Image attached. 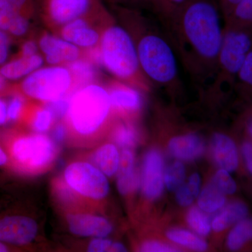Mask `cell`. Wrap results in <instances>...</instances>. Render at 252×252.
Instances as JSON below:
<instances>
[{
    "instance_id": "obj_1",
    "label": "cell",
    "mask_w": 252,
    "mask_h": 252,
    "mask_svg": "<svg viewBox=\"0 0 252 252\" xmlns=\"http://www.w3.org/2000/svg\"><path fill=\"white\" fill-rule=\"evenodd\" d=\"M189 81L210 86L216 75L225 29L214 0H189L171 19L161 23Z\"/></svg>"
},
{
    "instance_id": "obj_2",
    "label": "cell",
    "mask_w": 252,
    "mask_h": 252,
    "mask_svg": "<svg viewBox=\"0 0 252 252\" xmlns=\"http://www.w3.org/2000/svg\"><path fill=\"white\" fill-rule=\"evenodd\" d=\"M112 7L118 22L132 36L141 67L150 82L167 89L180 86V61L161 22L137 8Z\"/></svg>"
},
{
    "instance_id": "obj_3",
    "label": "cell",
    "mask_w": 252,
    "mask_h": 252,
    "mask_svg": "<svg viewBox=\"0 0 252 252\" xmlns=\"http://www.w3.org/2000/svg\"><path fill=\"white\" fill-rule=\"evenodd\" d=\"M100 65L118 79L149 91L152 83L141 67L132 36L116 18L105 28L98 46Z\"/></svg>"
},
{
    "instance_id": "obj_4",
    "label": "cell",
    "mask_w": 252,
    "mask_h": 252,
    "mask_svg": "<svg viewBox=\"0 0 252 252\" xmlns=\"http://www.w3.org/2000/svg\"><path fill=\"white\" fill-rule=\"evenodd\" d=\"M112 109L105 86L97 82L87 84L70 94L68 126L78 135H93L105 124Z\"/></svg>"
},
{
    "instance_id": "obj_5",
    "label": "cell",
    "mask_w": 252,
    "mask_h": 252,
    "mask_svg": "<svg viewBox=\"0 0 252 252\" xmlns=\"http://www.w3.org/2000/svg\"><path fill=\"white\" fill-rule=\"evenodd\" d=\"M14 91L24 97L48 102L72 94L76 87L67 66L50 65L39 68L25 77Z\"/></svg>"
},
{
    "instance_id": "obj_6",
    "label": "cell",
    "mask_w": 252,
    "mask_h": 252,
    "mask_svg": "<svg viewBox=\"0 0 252 252\" xmlns=\"http://www.w3.org/2000/svg\"><path fill=\"white\" fill-rule=\"evenodd\" d=\"M114 18L112 11L101 2L89 14L67 23L54 34L81 49H94L98 47L104 29Z\"/></svg>"
},
{
    "instance_id": "obj_7",
    "label": "cell",
    "mask_w": 252,
    "mask_h": 252,
    "mask_svg": "<svg viewBox=\"0 0 252 252\" xmlns=\"http://www.w3.org/2000/svg\"><path fill=\"white\" fill-rule=\"evenodd\" d=\"M251 47L252 39L248 32L241 29L225 28L216 73L217 81L223 84L238 76Z\"/></svg>"
},
{
    "instance_id": "obj_8",
    "label": "cell",
    "mask_w": 252,
    "mask_h": 252,
    "mask_svg": "<svg viewBox=\"0 0 252 252\" xmlns=\"http://www.w3.org/2000/svg\"><path fill=\"white\" fill-rule=\"evenodd\" d=\"M101 0H39V15L50 31L56 33L67 23L89 14Z\"/></svg>"
},
{
    "instance_id": "obj_9",
    "label": "cell",
    "mask_w": 252,
    "mask_h": 252,
    "mask_svg": "<svg viewBox=\"0 0 252 252\" xmlns=\"http://www.w3.org/2000/svg\"><path fill=\"white\" fill-rule=\"evenodd\" d=\"M66 182L74 190L93 199H102L109 191L106 175L97 167L87 162L71 164L64 172Z\"/></svg>"
},
{
    "instance_id": "obj_10",
    "label": "cell",
    "mask_w": 252,
    "mask_h": 252,
    "mask_svg": "<svg viewBox=\"0 0 252 252\" xmlns=\"http://www.w3.org/2000/svg\"><path fill=\"white\" fill-rule=\"evenodd\" d=\"M13 155L21 165L39 169L50 163L55 156L52 141L44 135L21 137L13 145Z\"/></svg>"
},
{
    "instance_id": "obj_11",
    "label": "cell",
    "mask_w": 252,
    "mask_h": 252,
    "mask_svg": "<svg viewBox=\"0 0 252 252\" xmlns=\"http://www.w3.org/2000/svg\"><path fill=\"white\" fill-rule=\"evenodd\" d=\"M39 51L50 65H67L86 59V50L81 49L54 33L43 31L36 36Z\"/></svg>"
},
{
    "instance_id": "obj_12",
    "label": "cell",
    "mask_w": 252,
    "mask_h": 252,
    "mask_svg": "<svg viewBox=\"0 0 252 252\" xmlns=\"http://www.w3.org/2000/svg\"><path fill=\"white\" fill-rule=\"evenodd\" d=\"M107 81L105 87L112 109L126 116L135 115L140 112L142 105L140 90L117 79Z\"/></svg>"
},
{
    "instance_id": "obj_13",
    "label": "cell",
    "mask_w": 252,
    "mask_h": 252,
    "mask_svg": "<svg viewBox=\"0 0 252 252\" xmlns=\"http://www.w3.org/2000/svg\"><path fill=\"white\" fill-rule=\"evenodd\" d=\"M35 220L24 216H10L0 220V241L15 245L31 243L37 234Z\"/></svg>"
},
{
    "instance_id": "obj_14",
    "label": "cell",
    "mask_w": 252,
    "mask_h": 252,
    "mask_svg": "<svg viewBox=\"0 0 252 252\" xmlns=\"http://www.w3.org/2000/svg\"><path fill=\"white\" fill-rule=\"evenodd\" d=\"M164 162L158 151H149L146 154L142 172V190L146 198L155 200L162 195L164 189Z\"/></svg>"
},
{
    "instance_id": "obj_15",
    "label": "cell",
    "mask_w": 252,
    "mask_h": 252,
    "mask_svg": "<svg viewBox=\"0 0 252 252\" xmlns=\"http://www.w3.org/2000/svg\"><path fill=\"white\" fill-rule=\"evenodd\" d=\"M67 223L73 234L83 237L105 238L112 231V225L102 217L78 214L67 217Z\"/></svg>"
},
{
    "instance_id": "obj_16",
    "label": "cell",
    "mask_w": 252,
    "mask_h": 252,
    "mask_svg": "<svg viewBox=\"0 0 252 252\" xmlns=\"http://www.w3.org/2000/svg\"><path fill=\"white\" fill-rule=\"evenodd\" d=\"M212 157L220 169L229 172L238 166L239 158L236 145L231 138L222 133H216L212 139Z\"/></svg>"
},
{
    "instance_id": "obj_17",
    "label": "cell",
    "mask_w": 252,
    "mask_h": 252,
    "mask_svg": "<svg viewBox=\"0 0 252 252\" xmlns=\"http://www.w3.org/2000/svg\"><path fill=\"white\" fill-rule=\"evenodd\" d=\"M168 150L178 160L193 161L203 155L205 143L196 134H187L173 137L169 142Z\"/></svg>"
},
{
    "instance_id": "obj_18",
    "label": "cell",
    "mask_w": 252,
    "mask_h": 252,
    "mask_svg": "<svg viewBox=\"0 0 252 252\" xmlns=\"http://www.w3.org/2000/svg\"><path fill=\"white\" fill-rule=\"evenodd\" d=\"M44 62V57L40 54L28 57L17 55L0 66V72L8 81L19 80L41 67Z\"/></svg>"
},
{
    "instance_id": "obj_19",
    "label": "cell",
    "mask_w": 252,
    "mask_h": 252,
    "mask_svg": "<svg viewBox=\"0 0 252 252\" xmlns=\"http://www.w3.org/2000/svg\"><path fill=\"white\" fill-rule=\"evenodd\" d=\"M139 177L135 170V158L128 149H124L120 155L118 169L117 188L123 195L132 193L139 186Z\"/></svg>"
},
{
    "instance_id": "obj_20",
    "label": "cell",
    "mask_w": 252,
    "mask_h": 252,
    "mask_svg": "<svg viewBox=\"0 0 252 252\" xmlns=\"http://www.w3.org/2000/svg\"><path fill=\"white\" fill-rule=\"evenodd\" d=\"M248 207L241 202H233L220 209L212 220V228L215 232H221L230 225L246 218Z\"/></svg>"
},
{
    "instance_id": "obj_21",
    "label": "cell",
    "mask_w": 252,
    "mask_h": 252,
    "mask_svg": "<svg viewBox=\"0 0 252 252\" xmlns=\"http://www.w3.org/2000/svg\"><path fill=\"white\" fill-rule=\"evenodd\" d=\"M94 164L104 175L112 177L119 169L120 154L116 146L107 144L96 151L94 157Z\"/></svg>"
},
{
    "instance_id": "obj_22",
    "label": "cell",
    "mask_w": 252,
    "mask_h": 252,
    "mask_svg": "<svg viewBox=\"0 0 252 252\" xmlns=\"http://www.w3.org/2000/svg\"><path fill=\"white\" fill-rule=\"evenodd\" d=\"M66 66L72 72L75 83L76 90L87 84L97 82L98 77L97 66L89 60H78Z\"/></svg>"
},
{
    "instance_id": "obj_23",
    "label": "cell",
    "mask_w": 252,
    "mask_h": 252,
    "mask_svg": "<svg viewBox=\"0 0 252 252\" xmlns=\"http://www.w3.org/2000/svg\"><path fill=\"white\" fill-rule=\"evenodd\" d=\"M225 195L213 184H210L199 193L198 207L207 214L220 211L225 206Z\"/></svg>"
},
{
    "instance_id": "obj_24",
    "label": "cell",
    "mask_w": 252,
    "mask_h": 252,
    "mask_svg": "<svg viewBox=\"0 0 252 252\" xmlns=\"http://www.w3.org/2000/svg\"><path fill=\"white\" fill-rule=\"evenodd\" d=\"M167 236L172 243L197 252L207 250V244L200 235L182 228H173L168 230Z\"/></svg>"
},
{
    "instance_id": "obj_25",
    "label": "cell",
    "mask_w": 252,
    "mask_h": 252,
    "mask_svg": "<svg viewBox=\"0 0 252 252\" xmlns=\"http://www.w3.org/2000/svg\"><path fill=\"white\" fill-rule=\"evenodd\" d=\"M252 240V219L240 220L230 230L227 238V246L231 251H237Z\"/></svg>"
},
{
    "instance_id": "obj_26",
    "label": "cell",
    "mask_w": 252,
    "mask_h": 252,
    "mask_svg": "<svg viewBox=\"0 0 252 252\" xmlns=\"http://www.w3.org/2000/svg\"><path fill=\"white\" fill-rule=\"evenodd\" d=\"M226 27L243 29L252 24V0H241L226 18Z\"/></svg>"
},
{
    "instance_id": "obj_27",
    "label": "cell",
    "mask_w": 252,
    "mask_h": 252,
    "mask_svg": "<svg viewBox=\"0 0 252 252\" xmlns=\"http://www.w3.org/2000/svg\"><path fill=\"white\" fill-rule=\"evenodd\" d=\"M187 223L192 230L200 236H207L212 229V221L207 212L199 207H193L189 210L187 216Z\"/></svg>"
},
{
    "instance_id": "obj_28",
    "label": "cell",
    "mask_w": 252,
    "mask_h": 252,
    "mask_svg": "<svg viewBox=\"0 0 252 252\" xmlns=\"http://www.w3.org/2000/svg\"><path fill=\"white\" fill-rule=\"evenodd\" d=\"M189 0H154L152 12L161 23L175 16Z\"/></svg>"
},
{
    "instance_id": "obj_29",
    "label": "cell",
    "mask_w": 252,
    "mask_h": 252,
    "mask_svg": "<svg viewBox=\"0 0 252 252\" xmlns=\"http://www.w3.org/2000/svg\"><path fill=\"white\" fill-rule=\"evenodd\" d=\"M186 168L180 161L170 164L164 172V185L170 191H176L185 183Z\"/></svg>"
},
{
    "instance_id": "obj_30",
    "label": "cell",
    "mask_w": 252,
    "mask_h": 252,
    "mask_svg": "<svg viewBox=\"0 0 252 252\" xmlns=\"http://www.w3.org/2000/svg\"><path fill=\"white\" fill-rule=\"evenodd\" d=\"M113 139L119 147L127 149L135 146L137 139V131L130 124H120L116 126L113 132Z\"/></svg>"
},
{
    "instance_id": "obj_31",
    "label": "cell",
    "mask_w": 252,
    "mask_h": 252,
    "mask_svg": "<svg viewBox=\"0 0 252 252\" xmlns=\"http://www.w3.org/2000/svg\"><path fill=\"white\" fill-rule=\"evenodd\" d=\"M30 121L32 127L37 132H46L50 128L54 117L47 107H33L31 112Z\"/></svg>"
},
{
    "instance_id": "obj_32",
    "label": "cell",
    "mask_w": 252,
    "mask_h": 252,
    "mask_svg": "<svg viewBox=\"0 0 252 252\" xmlns=\"http://www.w3.org/2000/svg\"><path fill=\"white\" fill-rule=\"evenodd\" d=\"M212 183L225 195H232L236 191L237 185L229 172L220 169L214 176Z\"/></svg>"
},
{
    "instance_id": "obj_33",
    "label": "cell",
    "mask_w": 252,
    "mask_h": 252,
    "mask_svg": "<svg viewBox=\"0 0 252 252\" xmlns=\"http://www.w3.org/2000/svg\"><path fill=\"white\" fill-rule=\"evenodd\" d=\"M31 18L21 14L15 16L10 24L7 33L11 37H23L29 32L31 29Z\"/></svg>"
},
{
    "instance_id": "obj_34",
    "label": "cell",
    "mask_w": 252,
    "mask_h": 252,
    "mask_svg": "<svg viewBox=\"0 0 252 252\" xmlns=\"http://www.w3.org/2000/svg\"><path fill=\"white\" fill-rule=\"evenodd\" d=\"M18 13L13 0H0V29L7 32L11 21Z\"/></svg>"
},
{
    "instance_id": "obj_35",
    "label": "cell",
    "mask_w": 252,
    "mask_h": 252,
    "mask_svg": "<svg viewBox=\"0 0 252 252\" xmlns=\"http://www.w3.org/2000/svg\"><path fill=\"white\" fill-rule=\"evenodd\" d=\"M24 95L17 91H15V94L10 99L7 104L8 121L15 122L22 117L25 110Z\"/></svg>"
},
{
    "instance_id": "obj_36",
    "label": "cell",
    "mask_w": 252,
    "mask_h": 252,
    "mask_svg": "<svg viewBox=\"0 0 252 252\" xmlns=\"http://www.w3.org/2000/svg\"><path fill=\"white\" fill-rule=\"evenodd\" d=\"M70 94L46 102V107L52 113L54 119H59L66 117L69 109Z\"/></svg>"
},
{
    "instance_id": "obj_37",
    "label": "cell",
    "mask_w": 252,
    "mask_h": 252,
    "mask_svg": "<svg viewBox=\"0 0 252 252\" xmlns=\"http://www.w3.org/2000/svg\"><path fill=\"white\" fill-rule=\"evenodd\" d=\"M176 200L181 206L187 207L193 203L197 198L191 189L187 184L184 183L180 188L176 190Z\"/></svg>"
},
{
    "instance_id": "obj_38",
    "label": "cell",
    "mask_w": 252,
    "mask_h": 252,
    "mask_svg": "<svg viewBox=\"0 0 252 252\" xmlns=\"http://www.w3.org/2000/svg\"><path fill=\"white\" fill-rule=\"evenodd\" d=\"M240 81L252 87V51L247 56L238 74Z\"/></svg>"
},
{
    "instance_id": "obj_39",
    "label": "cell",
    "mask_w": 252,
    "mask_h": 252,
    "mask_svg": "<svg viewBox=\"0 0 252 252\" xmlns=\"http://www.w3.org/2000/svg\"><path fill=\"white\" fill-rule=\"evenodd\" d=\"M141 252H179L178 249L172 245L157 241L146 242L141 246Z\"/></svg>"
},
{
    "instance_id": "obj_40",
    "label": "cell",
    "mask_w": 252,
    "mask_h": 252,
    "mask_svg": "<svg viewBox=\"0 0 252 252\" xmlns=\"http://www.w3.org/2000/svg\"><path fill=\"white\" fill-rule=\"evenodd\" d=\"M112 6H128V7L137 8L149 7L152 9L154 0H107Z\"/></svg>"
},
{
    "instance_id": "obj_41",
    "label": "cell",
    "mask_w": 252,
    "mask_h": 252,
    "mask_svg": "<svg viewBox=\"0 0 252 252\" xmlns=\"http://www.w3.org/2000/svg\"><path fill=\"white\" fill-rule=\"evenodd\" d=\"M11 36L6 32L0 29V66L7 61L9 54Z\"/></svg>"
},
{
    "instance_id": "obj_42",
    "label": "cell",
    "mask_w": 252,
    "mask_h": 252,
    "mask_svg": "<svg viewBox=\"0 0 252 252\" xmlns=\"http://www.w3.org/2000/svg\"><path fill=\"white\" fill-rule=\"evenodd\" d=\"M39 46L36 39L30 38L23 41L20 47L18 56H32L39 54Z\"/></svg>"
},
{
    "instance_id": "obj_43",
    "label": "cell",
    "mask_w": 252,
    "mask_h": 252,
    "mask_svg": "<svg viewBox=\"0 0 252 252\" xmlns=\"http://www.w3.org/2000/svg\"><path fill=\"white\" fill-rule=\"evenodd\" d=\"M112 242L111 240L98 238L94 239L89 244L88 251L91 252H103L110 251L112 248Z\"/></svg>"
},
{
    "instance_id": "obj_44",
    "label": "cell",
    "mask_w": 252,
    "mask_h": 252,
    "mask_svg": "<svg viewBox=\"0 0 252 252\" xmlns=\"http://www.w3.org/2000/svg\"><path fill=\"white\" fill-rule=\"evenodd\" d=\"M242 152L249 172L252 175V144L250 142L244 144Z\"/></svg>"
},
{
    "instance_id": "obj_45",
    "label": "cell",
    "mask_w": 252,
    "mask_h": 252,
    "mask_svg": "<svg viewBox=\"0 0 252 252\" xmlns=\"http://www.w3.org/2000/svg\"><path fill=\"white\" fill-rule=\"evenodd\" d=\"M241 0H220V9L224 15L225 18L229 16L233 9Z\"/></svg>"
},
{
    "instance_id": "obj_46",
    "label": "cell",
    "mask_w": 252,
    "mask_h": 252,
    "mask_svg": "<svg viewBox=\"0 0 252 252\" xmlns=\"http://www.w3.org/2000/svg\"><path fill=\"white\" fill-rule=\"evenodd\" d=\"M187 185L191 189L193 193L198 196L200 193V186H201V179H200V175L198 173H194L193 175L189 177Z\"/></svg>"
},
{
    "instance_id": "obj_47",
    "label": "cell",
    "mask_w": 252,
    "mask_h": 252,
    "mask_svg": "<svg viewBox=\"0 0 252 252\" xmlns=\"http://www.w3.org/2000/svg\"><path fill=\"white\" fill-rule=\"evenodd\" d=\"M66 133H67V127L62 124H59L54 129V140L58 142H62L65 137Z\"/></svg>"
},
{
    "instance_id": "obj_48",
    "label": "cell",
    "mask_w": 252,
    "mask_h": 252,
    "mask_svg": "<svg viewBox=\"0 0 252 252\" xmlns=\"http://www.w3.org/2000/svg\"><path fill=\"white\" fill-rule=\"evenodd\" d=\"M7 121V104L0 99V126L4 125Z\"/></svg>"
},
{
    "instance_id": "obj_49",
    "label": "cell",
    "mask_w": 252,
    "mask_h": 252,
    "mask_svg": "<svg viewBox=\"0 0 252 252\" xmlns=\"http://www.w3.org/2000/svg\"><path fill=\"white\" fill-rule=\"evenodd\" d=\"M9 90V86L8 84V81L3 77L2 74L0 72V94H2V93Z\"/></svg>"
},
{
    "instance_id": "obj_50",
    "label": "cell",
    "mask_w": 252,
    "mask_h": 252,
    "mask_svg": "<svg viewBox=\"0 0 252 252\" xmlns=\"http://www.w3.org/2000/svg\"><path fill=\"white\" fill-rule=\"evenodd\" d=\"M110 252H127V249L122 243H113Z\"/></svg>"
},
{
    "instance_id": "obj_51",
    "label": "cell",
    "mask_w": 252,
    "mask_h": 252,
    "mask_svg": "<svg viewBox=\"0 0 252 252\" xmlns=\"http://www.w3.org/2000/svg\"><path fill=\"white\" fill-rule=\"evenodd\" d=\"M7 161V157L2 149L0 147V166L4 165Z\"/></svg>"
},
{
    "instance_id": "obj_52",
    "label": "cell",
    "mask_w": 252,
    "mask_h": 252,
    "mask_svg": "<svg viewBox=\"0 0 252 252\" xmlns=\"http://www.w3.org/2000/svg\"><path fill=\"white\" fill-rule=\"evenodd\" d=\"M7 251V247L3 243V242L0 241V252H5Z\"/></svg>"
},
{
    "instance_id": "obj_53",
    "label": "cell",
    "mask_w": 252,
    "mask_h": 252,
    "mask_svg": "<svg viewBox=\"0 0 252 252\" xmlns=\"http://www.w3.org/2000/svg\"><path fill=\"white\" fill-rule=\"evenodd\" d=\"M249 132L252 137V122H250V125L248 126Z\"/></svg>"
}]
</instances>
